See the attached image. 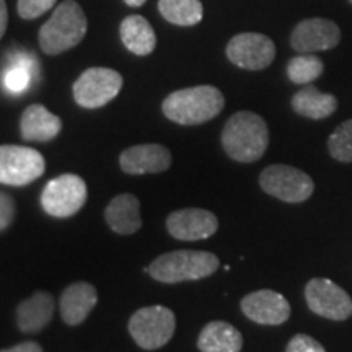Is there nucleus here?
Masks as SVG:
<instances>
[{"mask_svg":"<svg viewBox=\"0 0 352 352\" xmlns=\"http://www.w3.org/2000/svg\"><path fill=\"white\" fill-rule=\"evenodd\" d=\"M220 140L232 160L253 164L264 155L270 145V129L259 114L239 111L226 122Z\"/></svg>","mask_w":352,"mask_h":352,"instance_id":"1","label":"nucleus"},{"mask_svg":"<svg viewBox=\"0 0 352 352\" xmlns=\"http://www.w3.org/2000/svg\"><path fill=\"white\" fill-rule=\"evenodd\" d=\"M226 98L212 85L183 88L164 100L162 111L170 121L182 126H199L214 120L223 109Z\"/></svg>","mask_w":352,"mask_h":352,"instance_id":"2","label":"nucleus"},{"mask_svg":"<svg viewBox=\"0 0 352 352\" xmlns=\"http://www.w3.org/2000/svg\"><path fill=\"white\" fill-rule=\"evenodd\" d=\"M219 266V258L210 252L176 250L153 259L148 266V274L158 283L178 284L212 276Z\"/></svg>","mask_w":352,"mask_h":352,"instance_id":"3","label":"nucleus"},{"mask_svg":"<svg viewBox=\"0 0 352 352\" xmlns=\"http://www.w3.org/2000/svg\"><path fill=\"white\" fill-rule=\"evenodd\" d=\"M87 30L88 21L82 7L76 0H64L39 30V46L50 56L60 54L76 47L85 38Z\"/></svg>","mask_w":352,"mask_h":352,"instance_id":"4","label":"nucleus"},{"mask_svg":"<svg viewBox=\"0 0 352 352\" xmlns=\"http://www.w3.org/2000/svg\"><path fill=\"white\" fill-rule=\"evenodd\" d=\"M132 340L145 351H155L164 347L176 329L175 314L164 305L139 308L131 316L127 324Z\"/></svg>","mask_w":352,"mask_h":352,"instance_id":"5","label":"nucleus"},{"mask_svg":"<svg viewBox=\"0 0 352 352\" xmlns=\"http://www.w3.org/2000/svg\"><path fill=\"white\" fill-rule=\"evenodd\" d=\"M259 186L266 195L289 204H298L314 195L315 183L305 171L289 165L266 166L259 175Z\"/></svg>","mask_w":352,"mask_h":352,"instance_id":"6","label":"nucleus"},{"mask_svg":"<svg viewBox=\"0 0 352 352\" xmlns=\"http://www.w3.org/2000/svg\"><path fill=\"white\" fill-rule=\"evenodd\" d=\"M88 189L80 176L67 173L51 179L41 192L44 212L57 219L76 215L87 202Z\"/></svg>","mask_w":352,"mask_h":352,"instance_id":"7","label":"nucleus"},{"mask_svg":"<svg viewBox=\"0 0 352 352\" xmlns=\"http://www.w3.org/2000/svg\"><path fill=\"white\" fill-rule=\"evenodd\" d=\"M122 88V77L108 67H90L74 83V100L78 107L96 109L114 100Z\"/></svg>","mask_w":352,"mask_h":352,"instance_id":"8","label":"nucleus"},{"mask_svg":"<svg viewBox=\"0 0 352 352\" xmlns=\"http://www.w3.org/2000/svg\"><path fill=\"white\" fill-rule=\"evenodd\" d=\"M46 164L38 151L21 145H0V183L26 186L44 173Z\"/></svg>","mask_w":352,"mask_h":352,"instance_id":"9","label":"nucleus"},{"mask_svg":"<svg viewBox=\"0 0 352 352\" xmlns=\"http://www.w3.org/2000/svg\"><path fill=\"white\" fill-rule=\"evenodd\" d=\"M307 305L323 318L344 321L352 315V298L344 289L327 277H315L305 287Z\"/></svg>","mask_w":352,"mask_h":352,"instance_id":"10","label":"nucleus"},{"mask_svg":"<svg viewBox=\"0 0 352 352\" xmlns=\"http://www.w3.org/2000/svg\"><path fill=\"white\" fill-rule=\"evenodd\" d=\"M227 57L236 67L264 70L276 57V46L271 38L259 33H241L227 44Z\"/></svg>","mask_w":352,"mask_h":352,"instance_id":"11","label":"nucleus"},{"mask_svg":"<svg viewBox=\"0 0 352 352\" xmlns=\"http://www.w3.org/2000/svg\"><path fill=\"white\" fill-rule=\"evenodd\" d=\"M217 228L219 219L206 209H179L166 217V230L173 239L182 241L210 239Z\"/></svg>","mask_w":352,"mask_h":352,"instance_id":"12","label":"nucleus"},{"mask_svg":"<svg viewBox=\"0 0 352 352\" xmlns=\"http://www.w3.org/2000/svg\"><path fill=\"white\" fill-rule=\"evenodd\" d=\"M240 307L246 318L267 327L283 324L290 316V303L287 298L271 289H261L248 294L243 297Z\"/></svg>","mask_w":352,"mask_h":352,"instance_id":"13","label":"nucleus"},{"mask_svg":"<svg viewBox=\"0 0 352 352\" xmlns=\"http://www.w3.org/2000/svg\"><path fill=\"white\" fill-rule=\"evenodd\" d=\"M341 41L340 26L327 19H308L294 28L290 46L297 52H316L336 47Z\"/></svg>","mask_w":352,"mask_h":352,"instance_id":"14","label":"nucleus"},{"mask_svg":"<svg viewBox=\"0 0 352 352\" xmlns=\"http://www.w3.org/2000/svg\"><path fill=\"white\" fill-rule=\"evenodd\" d=\"M120 165L127 175L162 173L171 166V152L160 144L132 145L121 153Z\"/></svg>","mask_w":352,"mask_h":352,"instance_id":"15","label":"nucleus"},{"mask_svg":"<svg viewBox=\"0 0 352 352\" xmlns=\"http://www.w3.org/2000/svg\"><path fill=\"white\" fill-rule=\"evenodd\" d=\"M96 302H98V292L95 285L83 283V280L70 284L69 287H65L59 300V310L64 323L69 327H77L83 323L95 308Z\"/></svg>","mask_w":352,"mask_h":352,"instance_id":"16","label":"nucleus"},{"mask_svg":"<svg viewBox=\"0 0 352 352\" xmlns=\"http://www.w3.org/2000/svg\"><path fill=\"white\" fill-rule=\"evenodd\" d=\"M63 131V121L43 104L34 103L21 114L20 132L26 142H50Z\"/></svg>","mask_w":352,"mask_h":352,"instance_id":"17","label":"nucleus"},{"mask_svg":"<svg viewBox=\"0 0 352 352\" xmlns=\"http://www.w3.org/2000/svg\"><path fill=\"white\" fill-rule=\"evenodd\" d=\"M54 298L47 292H36L16 307V327L21 333H39L51 323Z\"/></svg>","mask_w":352,"mask_h":352,"instance_id":"18","label":"nucleus"},{"mask_svg":"<svg viewBox=\"0 0 352 352\" xmlns=\"http://www.w3.org/2000/svg\"><path fill=\"white\" fill-rule=\"evenodd\" d=\"M108 227L120 235H132L142 227L140 202L134 195H118L104 209Z\"/></svg>","mask_w":352,"mask_h":352,"instance_id":"19","label":"nucleus"},{"mask_svg":"<svg viewBox=\"0 0 352 352\" xmlns=\"http://www.w3.org/2000/svg\"><path fill=\"white\" fill-rule=\"evenodd\" d=\"M201 352H240L243 347V336L227 321H210L197 338Z\"/></svg>","mask_w":352,"mask_h":352,"instance_id":"20","label":"nucleus"},{"mask_svg":"<svg viewBox=\"0 0 352 352\" xmlns=\"http://www.w3.org/2000/svg\"><path fill=\"white\" fill-rule=\"evenodd\" d=\"M292 108L308 120H324L338 109V98L331 94H323L314 85H307L292 96Z\"/></svg>","mask_w":352,"mask_h":352,"instance_id":"21","label":"nucleus"},{"mask_svg":"<svg viewBox=\"0 0 352 352\" xmlns=\"http://www.w3.org/2000/svg\"><path fill=\"white\" fill-rule=\"evenodd\" d=\"M120 34L122 44L135 56L151 54L157 46V36L152 25L140 15L126 16L121 23Z\"/></svg>","mask_w":352,"mask_h":352,"instance_id":"22","label":"nucleus"},{"mask_svg":"<svg viewBox=\"0 0 352 352\" xmlns=\"http://www.w3.org/2000/svg\"><path fill=\"white\" fill-rule=\"evenodd\" d=\"M158 10L170 23L178 26H192L202 20L201 0H158Z\"/></svg>","mask_w":352,"mask_h":352,"instance_id":"23","label":"nucleus"},{"mask_svg":"<svg viewBox=\"0 0 352 352\" xmlns=\"http://www.w3.org/2000/svg\"><path fill=\"white\" fill-rule=\"evenodd\" d=\"M324 70L323 60L314 54H300L292 57L287 64V76L290 82L297 85H308L316 80Z\"/></svg>","mask_w":352,"mask_h":352,"instance_id":"24","label":"nucleus"},{"mask_svg":"<svg viewBox=\"0 0 352 352\" xmlns=\"http://www.w3.org/2000/svg\"><path fill=\"white\" fill-rule=\"evenodd\" d=\"M328 151L334 160L342 164L352 162V120H347L334 129L328 139Z\"/></svg>","mask_w":352,"mask_h":352,"instance_id":"25","label":"nucleus"},{"mask_svg":"<svg viewBox=\"0 0 352 352\" xmlns=\"http://www.w3.org/2000/svg\"><path fill=\"white\" fill-rule=\"evenodd\" d=\"M33 78L34 77L28 69L21 67L19 64H8L6 72H3V85L10 94L19 95L23 94L26 88L30 87Z\"/></svg>","mask_w":352,"mask_h":352,"instance_id":"26","label":"nucleus"},{"mask_svg":"<svg viewBox=\"0 0 352 352\" xmlns=\"http://www.w3.org/2000/svg\"><path fill=\"white\" fill-rule=\"evenodd\" d=\"M56 0H19V15L25 20H34L54 7Z\"/></svg>","mask_w":352,"mask_h":352,"instance_id":"27","label":"nucleus"},{"mask_svg":"<svg viewBox=\"0 0 352 352\" xmlns=\"http://www.w3.org/2000/svg\"><path fill=\"white\" fill-rule=\"evenodd\" d=\"M285 352H327V349L321 346V342L308 334H296L289 341Z\"/></svg>","mask_w":352,"mask_h":352,"instance_id":"28","label":"nucleus"},{"mask_svg":"<svg viewBox=\"0 0 352 352\" xmlns=\"http://www.w3.org/2000/svg\"><path fill=\"white\" fill-rule=\"evenodd\" d=\"M15 217V202L6 192L0 191V232L7 230Z\"/></svg>","mask_w":352,"mask_h":352,"instance_id":"29","label":"nucleus"},{"mask_svg":"<svg viewBox=\"0 0 352 352\" xmlns=\"http://www.w3.org/2000/svg\"><path fill=\"white\" fill-rule=\"evenodd\" d=\"M8 64H19V65H21V67L28 69L34 78H38V76H39V63H38L36 56L32 54V52H28V51H16L15 54L10 56Z\"/></svg>","mask_w":352,"mask_h":352,"instance_id":"30","label":"nucleus"},{"mask_svg":"<svg viewBox=\"0 0 352 352\" xmlns=\"http://www.w3.org/2000/svg\"><path fill=\"white\" fill-rule=\"evenodd\" d=\"M0 352H44L43 347L38 344V342L33 341H25L20 342V344L8 347V349H2Z\"/></svg>","mask_w":352,"mask_h":352,"instance_id":"31","label":"nucleus"},{"mask_svg":"<svg viewBox=\"0 0 352 352\" xmlns=\"http://www.w3.org/2000/svg\"><path fill=\"white\" fill-rule=\"evenodd\" d=\"M8 25V12H7V3L6 0H0V39L7 32Z\"/></svg>","mask_w":352,"mask_h":352,"instance_id":"32","label":"nucleus"},{"mask_svg":"<svg viewBox=\"0 0 352 352\" xmlns=\"http://www.w3.org/2000/svg\"><path fill=\"white\" fill-rule=\"evenodd\" d=\"M129 7H142L145 3V0H124Z\"/></svg>","mask_w":352,"mask_h":352,"instance_id":"33","label":"nucleus"},{"mask_svg":"<svg viewBox=\"0 0 352 352\" xmlns=\"http://www.w3.org/2000/svg\"><path fill=\"white\" fill-rule=\"evenodd\" d=\"M349 2H351V3H352V0H349Z\"/></svg>","mask_w":352,"mask_h":352,"instance_id":"34","label":"nucleus"}]
</instances>
